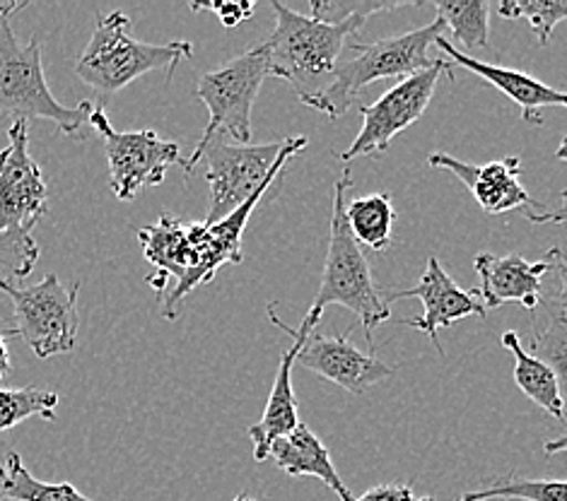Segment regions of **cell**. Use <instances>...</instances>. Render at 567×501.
Listing matches in <instances>:
<instances>
[{"instance_id":"cell-2","label":"cell","mask_w":567,"mask_h":501,"mask_svg":"<svg viewBox=\"0 0 567 501\" xmlns=\"http://www.w3.org/2000/svg\"><path fill=\"white\" fill-rule=\"evenodd\" d=\"M30 3H0V112L16 116V121L47 118L56 128L73 138H85V126L94 106L80 102L78 106H63L53 97L42 61V42L32 34L30 42H20L12 30V15Z\"/></svg>"},{"instance_id":"cell-19","label":"cell","mask_w":567,"mask_h":501,"mask_svg":"<svg viewBox=\"0 0 567 501\" xmlns=\"http://www.w3.org/2000/svg\"><path fill=\"white\" fill-rule=\"evenodd\" d=\"M268 458L292 478L312 476L339 494L341 501H355V497L350 494V490L343 484L339 470L333 468V460L327 446H323V441L315 431L302 422L295 431H290L288 437H280L271 443Z\"/></svg>"},{"instance_id":"cell-13","label":"cell","mask_w":567,"mask_h":501,"mask_svg":"<svg viewBox=\"0 0 567 501\" xmlns=\"http://www.w3.org/2000/svg\"><path fill=\"white\" fill-rule=\"evenodd\" d=\"M268 319H271L278 328L292 335V347L280 355L278 372L274 378L271 396H268L266 410L256 425L249 427V439L254 443V458L256 463H264L268 460V451H271V443L280 437H288L290 431L300 427V417H297V396L292 388V367L297 362V352L305 345V341L312 335L319 326L315 316H305L297 328H290L288 323H282L276 314V304H268Z\"/></svg>"},{"instance_id":"cell-24","label":"cell","mask_w":567,"mask_h":501,"mask_svg":"<svg viewBox=\"0 0 567 501\" xmlns=\"http://www.w3.org/2000/svg\"><path fill=\"white\" fill-rule=\"evenodd\" d=\"M493 499H517V501H567V480H526L509 476L505 480H493L466 492L456 501H493Z\"/></svg>"},{"instance_id":"cell-27","label":"cell","mask_w":567,"mask_h":501,"mask_svg":"<svg viewBox=\"0 0 567 501\" xmlns=\"http://www.w3.org/2000/svg\"><path fill=\"white\" fill-rule=\"evenodd\" d=\"M529 352L534 357L544 359L548 367L556 372L560 393L565 390L563 403L567 413V316L560 314V309L550 311V323L544 333H538L534 337Z\"/></svg>"},{"instance_id":"cell-34","label":"cell","mask_w":567,"mask_h":501,"mask_svg":"<svg viewBox=\"0 0 567 501\" xmlns=\"http://www.w3.org/2000/svg\"><path fill=\"white\" fill-rule=\"evenodd\" d=\"M6 337H16V331L0 333V384H3L6 378L12 374V362H10L8 347H6Z\"/></svg>"},{"instance_id":"cell-32","label":"cell","mask_w":567,"mask_h":501,"mask_svg":"<svg viewBox=\"0 0 567 501\" xmlns=\"http://www.w3.org/2000/svg\"><path fill=\"white\" fill-rule=\"evenodd\" d=\"M546 259L550 261V270H553V273H556L558 280H560L558 309H560L563 316H567V253H565L563 249H558V247H553V249L548 251Z\"/></svg>"},{"instance_id":"cell-30","label":"cell","mask_w":567,"mask_h":501,"mask_svg":"<svg viewBox=\"0 0 567 501\" xmlns=\"http://www.w3.org/2000/svg\"><path fill=\"white\" fill-rule=\"evenodd\" d=\"M355 501H435L432 497H415L413 484H377Z\"/></svg>"},{"instance_id":"cell-9","label":"cell","mask_w":567,"mask_h":501,"mask_svg":"<svg viewBox=\"0 0 567 501\" xmlns=\"http://www.w3.org/2000/svg\"><path fill=\"white\" fill-rule=\"evenodd\" d=\"M447 73L452 75V63L447 59H437L427 71L399 80L374 104L362 106V128L358 138L348 150L339 153V157L343 161H353L358 157L380 159L391 140L425 114L432 97H435L437 83Z\"/></svg>"},{"instance_id":"cell-25","label":"cell","mask_w":567,"mask_h":501,"mask_svg":"<svg viewBox=\"0 0 567 501\" xmlns=\"http://www.w3.org/2000/svg\"><path fill=\"white\" fill-rule=\"evenodd\" d=\"M59 393L47 388H0V431L18 427L30 417H42L47 422L56 419Z\"/></svg>"},{"instance_id":"cell-11","label":"cell","mask_w":567,"mask_h":501,"mask_svg":"<svg viewBox=\"0 0 567 501\" xmlns=\"http://www.w3.org/2000/svg\"><path fill=\"white\" fill-rule=\"evenodd\" d=\"M49 191L42 169L30 155V128L16 121L8 131V147L0 150V232L32 234L47 215Z\"/></svg>"},{"instance_id":"cell-18","label":"cell","mask_w":567,"mask_h":501,"mask_svg":"<svg viewBox=\"0 0 567 501\" xmlns=\"http://www.w3.org/2000/svg\"><path fill=\"white\" fill-rule=\"evenodd\" d=\"M143 255L155 265L147 284L159 300L167 292L169 280L177 284L198 265V251L194 241V222L186 225L172 215L162 212L155 225L138 229Z\"/></svg>"},{"instance_id":"cell-10","label":"cell","mask_w":567,"mask_h":501,"mask_svg":"<svg viewBox=\"0 0 567 501\" xmlns=\"http://www.w3.org/2000/svg\"><path fill=\"white\" fill-rule=\"evenodd\" d=\"M90 126L104 140L110 186L118 200H133L141 188L159 186L169 167L182 165L177 143L159 140L153 131H114L102 106L92 112Z\"/></svg>"},{"instance_id":"cell-8","label":"cell","mask_w":567,"mask_h":501,"mask_svg":"<svg viewBox=\"0 0 567 501\" xmlns=\"http://www.w3.org/2000/svg\"><path fill=\"white\" fill-rule=\"evenodd\" d=\"M3 290L12 302L16 314V335H20L39 359H47L63 352H73L78 345V311L75 300L80 282L71 290L63 288L59 275L49 273L32 288H16L10 280L0 278Z\"/></svg>"},{"instance_id":"cell-33","label":"cell","mask_w":567,"mask_h":501,"mask_svg":"<svg viewBox=\"0 0 567 501\" xmlns=\"http://www.w3.org/2000/svg\"><path fill=\"white\" fill-rule=\"evenodd\" d=\"M526 220L534 225H558V222H567V186L563 188L560 196V206L553 210H542V212H524Z\"/></svg>"},{"instance_id":"cell-37","label":"cell","mask_w":567,"mask_h":501,"mask_svg":"<svg viewBox=\"0 0 567 501\" xmlns=\"http://www.w3.org/2000/svg\"><path fill=\"white\" fill-rule=\"evenodd\" d=\"M235 501H256V499H251L249 494H239Z\"/></svg>"},{"instance_id":"cell-15","label":"cell","mask_w":567,"mask_h":501,"mask_svg":"<svg viewBox=\"0 0 567 501\" xmlns=\"http://www.w3.org/2000/svg\"><path fill=\"white\" fill-rule=\"evenodd\" d=\"M427 165L435 169H447L462 181L468 194L478 200L483 212L488 215H503L517 208H534L542 212V202H536L529 191L519 184L522 174V159L519 157H505L491 161V165H466V161L456 159L447 153H432L427 157Z\"/></svg>"},{"instance_id":"cell-17","label":"cell","mask_w":567,"mask_h":501,"mask_svg":"<svg viewBox=\"0 0 567 501\" xmlns=\"http://www.w3.org/2000/svg\"><path fill=\"white\" fill-rule=\"evenodd\" d=\"M474 268L481 280L474 292L481 296L485 311L499 309L507 302H517L526 311H534L542 304V278L550 270L548 259L529 263L519 253L495 255L481 251L474 259Z\"/></svg>"},{"instance_id":"cell-14","label":"cell","mask_w":567,"mask_h":501,"mask_svg":"<svg viewBox=\"0 0 567 501\" xmlns=\"http://www.w3.org/2000/svg\"><path fill=\"white\" fill-rule=\"evenodd\" d=\"M350 331L343 335H319L317 331L307 337L305 345L297 352V362L305 369L319 374L327 382L341 386L343 390L360 396L370 386L394 376L396 367H389L380 357L364 355L348 341Z\"/></svg>"},{"instance_id":"cell-36","label":"cell","mask_w":567,"mask_h":501,"mask_svg":"<svg viewBox=\"0 0 567 501\" xmlns=\"http://www.w3.org/2000/svg\"><path fill=\"white\" fill-rule=\"evenodd\" d=\"M556 159H560V161H567V135L563 138V143L558 145V150H556Z\"/></svg>"},{"instance_id":"cell-5","label":"cell","mask_w":567,"mask_h":501,"mask_svg":"<svg viewBox=\"0 0 567 501\" xmlns=\"http://www.w3.org/2000/svg\"><path fill=\"white\" fill-rule=\"evenodd\" d=\"M444 30H447V24L435 18V22L421 27V30L380 39V42L372 44H350L353 56L339 63L331 85L309 106L329 118H341L353 106L362 87L377 83V80H403L427 71L437 61L427 56V49L430 44H435V39L444 36Z\"/></svg>"},{"instance_id":"cell-21","label":"cell","mask_w":567,"mask_h":501,"mask_svg":"<svg viewBox=\"0 0 567 501\" xmlns=\"http://www.w3.org/2000/svg\"><path fill=\"white\" fill-rule=\"evenodd\" d=\"M0 501H94L71 482H42L24 468L22 456L10 451L0 463Z\"/></svg>"},{"instance_id":"cell-20","label":"cell","mask_w":567,"mask_h":501,"mask_svg":"<svg viewBox=\"0 0 567 501\" xmlns=\"http://www.w3.org/2000/svg\"><path fill=\"white\" fill-rule=\"evenodd\" d=\"M503 345L505 349L512 352V357H515V382L524 396L550 417L567 419L556 372H553L544 359L534 357L532 352L522 345L515 331L503 333Z\"/></svg>"},{"instance_id":"cell-16","label":"cell","mask_w":567,"mask_h":501,"mask_svg":"<svg viewBox=\"0 0 567 501\" xmlns=\"http://www.w3.org/2000/svg\"><path fill=\"white\" fill-rule=\"evenodd\" d=\"M435 46L450 59V63H454L458 67H466V71L483 77L485 83H491L493 87L503 92L507 100L515 102L519 106L524 124L544 126L546 109H553V106L567 109V92H563V90L550 87V85L542 83V80H536L522 71H515V67L485 63L481 59L468 56V53H464L462 49L452 46L447 36L435 39Z\"/></svg>"},{"instance_id":"cell-29","label":"cell","mask_w":567,"mask_h":501,"mask_svg":"<svg viewBox=\"0 0 567 501\" xmlns=\"http://www.w3.org/2000/svg\"><path fill=\"white\" fill-rule=\"evenodd\" d=\"M39 261V247L32 234L0 232V278L24 280Z\"/></svg>"},{"instance_id":"cell-7","label":"cell","mask_w":567,"mask_h":501,"mask_svg":"<svg viewBox=\"0 0 567 501\" xmlns=\"http://www.w3.org/2000/svg\"><path fill=\"white\" fill-rule=\"evenodd\" d=\"M307 147L305 135H290L280 143L237 145L215 138L200 161H206V179L210 184L208 215L204 225H218L259 191V188L282 174L288 161ZM198 161V165H200Z\"/></svg>"},{"instance_id":"cell-31","label":"cell","mask_w":567,"mask_h":501,"mask_svg":"<svg viewBox=\"0 0 567 501\" xmlns=\"http://www.w3.org/2000/svg\"><path fill=\"white\" fill-rule=\"evenodd\" d=\"M192 10H213L225 27H237L251 18L254 3H192Z\"/></svg>"},{"instance_id":"cell-28","label":"cell","mask_w":567,"mask_h":501,"mask_svg":"<svg viewBox=\"0 0 567 501\" xmlns=\"http://www.w3.org/2000/svg\"><path fill=\"white\" fill-rule=\"evenodd\" d=\"M399 8H415V3H377V0H312V18L323 24H346L350 20L368 22L377 12H391Z\"/></svg>"},{"instance_id":"cell-4","label":"cell","mask_w":567,"mask_h":501,"mask_svg":"<svg viewBox=\"0 0 567 501\" xmlns=\"http://www.w3.org/2000/svg\"><path fill=\"white\" fill-rule=\"evenodd\" d=\"M133 20L121 10L97 12L94 32L83 56L75 63V75L100 94H116L145 73L165 67L167 77L174 67L194 56V44L174 39L169 44H145L131 34Z\"/></svg>"},{"instance_id":"cell-22","label":"cell","mask_w":567,"mask_h":501,"mask_svg":"<svg viewBox=\"0 0 567 501\" xmlns=\"http://www.w3.org/2000/svg\"><path fill=\"white\" fill-rule=\"evenodd\" d=\"M346 218L360 247L384 251L391 243V237H394L396 210L389 194H372L368 198L350 200Z\"/></svg>"},{"instance_id":"cell-1","label":"cell","mask_w":567,"mask_h":501,"mask_svg":"<svg viewBox=\"0 0 567 501\" xmlns=\"http://www.w3.org/2000/svg\"><path fill=\"white\" fill-rule=\"evenodd\" d=\"M271 8L276 12V30L264 39L268 73L286 80L300 102L309 106L331 85L348 39L355 36L364 22L323 24L300 15L278 0H274Z\"/></svg>"},{"instance_id":"cell-26","label":"cell","mask_w":567,"mask_h":501,"mask_svg":"<svg viewBox=\"0 0 567 501\" xmlns=\"http://www.w3.org/2000/svg\"><path fill=\"white\" fill-rule=\"evenodd\" d=\"M497 12L507 20H526L538 39L546 46L556 27L567 20V0H503Z\"/></svg>"},{"instance_id":"cell-23","label":"cell","mask_w":567,"mask_h":501,"mask_svg":"<svg viewBox=\"0 0 567 501\" xmlns=\"http://www.w3.org/2000/svg\"><path fill=\"white\" fill-rule=\"evenodd\" d=\"M435 8L437 18L452 32V46L476 51L491 44V6L485 0H440Z\"/></svg>"},{"instance_id":"cell-3","label":"cell","mask_w":567,"mask_h":501,"mask_svg":"<svg viewBox=\"0 0 567 501\" xmlns=\"http://www.w3.org/2000/svg\"><path fill=\"white\" fill-rule=\"evenodd\" d=\"M353 186V176L346 169L333 186V215H331V239L327 263L309 316L321 321L323 309L331 304L353 311L362 323L364 337L374 349V328L391 316V309L384 300V290L377 288L372 270L362 247L355 241L346 218V194Z\"/></svg>"},{"instance_id":"cell-12","label":"cell","mask_w":567,"mask_h":501,"mask_svg":"<svg viewBox=\"0 0 567 501\" xmlns=\"http://www.w3.org/2000/svg\"><path fill=\"white\" fill-rule=\"evenodd\" d=\"M415 300L423 302V316L415 319H401V326H411L415 331L425 333L432 345L437 347L440 357H444V347L440 343V328H450L452 323L462 321V319H471L478 316L483 319L488 311L478 302L476 292H466L458 288V284L447 275V270L442 268V263L430 255L425 273L421 278V282L415 284L413 290H403V292H391L384 290V300L391 306L399 300Z\"/></svg>"},{"instance_id":"cell-6","label":"cell","mask_w":567,"mask_h":501,"mask_svg":"<svg viewBox=\"0 0 567 501\" xmlns=\"http://www.w3.org/2000/svg\"><path fill=\"white\" fill-rule=\"evenodd\" d=\"M268 73V51L264 42L241 56L225 63L218 71L198 77L196 94L208 106V126L194 153L182 159V169L192 176L200 155L215 138L229 135L237 145H251V109Z\"/></svg>"},{"instance_id":"cell-35","label":"cell","mask_w":567,"mask_h":501,"mask_svg":"<svg viewBox=\"0 0 567 501\" xmlns=\"http://www.w3.org/2000/svg\"><path fill=\"white\" fill-rule=\"evenodd\" d=\"M544 451L548 456H556V453H565L567 456V435L558 437V439H550L544 443Z\"/></svg>"}]
</instances>
